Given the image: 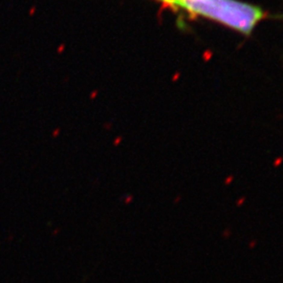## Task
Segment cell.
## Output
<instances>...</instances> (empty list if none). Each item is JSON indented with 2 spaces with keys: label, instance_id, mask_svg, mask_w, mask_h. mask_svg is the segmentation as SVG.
<instances>
[{
  "label": "cell",
  "instance_id": "6da1fadb",
  "mask_svg": "<svg viewBox=\"0 0 283 283\" xmlns=\"http://www.w3.org/2000/svg\"><path fill=\"white\" fill-rule=\"evenodd\" d=\"M191 16L201 17L243 35L253 33L266 18L261 8L239 0H154Z\"/></svg>",
  "mask_w": 283,
  "mask_h": 283
}]
</instances>
